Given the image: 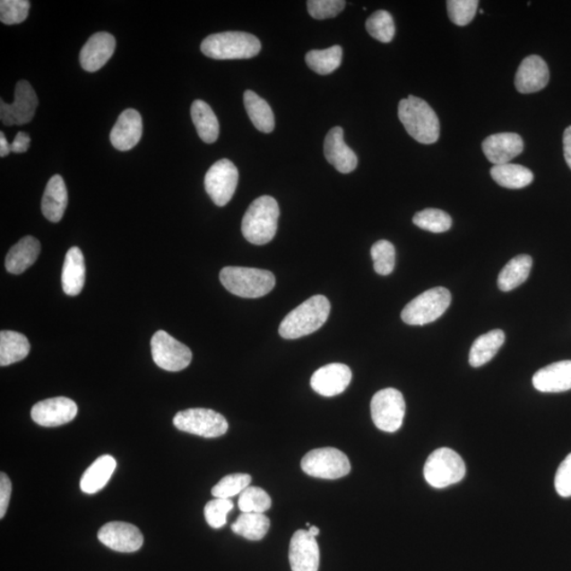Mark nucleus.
<instances>
[{"label":"nucleus","instance_id":"f257e3e1","mask_svg":"<svg viewBox=\"0 0 571 571\" xmlns=\"http://www.w3.org/2000/svg\"><path fill=\"white\" fill-rule=\"evenodd\" d=\"M331 314V303L324 296H315L285 316L280 325L281 338L296 340L319 331Z\"/></svg>","mask_w":571,"mask_h":571},{"label":"nucleus","instance_id":"f03ea898","mask_svg":"<svg viewBox=\"0 0 571 571\" xmlns=\"http://www.w3.org/2000/svg\"><path fill=\"white\" fill-rule=\"evenodd\" d=\"M398 116L406 132L418 143L432 144L439 139L438 117L425 99L414 96L402 99Z\"/></svg>","mask_w":571,"mask_h":571},{"label":"nucleus","instance_id":"7ed1b4c3","mask_svg":"<svg viewBox=\"0 0 571 571\" xmlns=\"http://www.w3.org/2000/svg\"><path fill=\"white\" fill-rule=\"evenodd\" d=\"M279 203L273 197L262 196L250 204L241 222L244 238L253 245L270 243L278 231Z\"/></svg>","mask_w":571,"mask_h":571},{"label":"nucleus","instance_id":"20e7f679","mask_svg":"<svg viewBox=\"0 0 571 571\" xmlns=\"http://www.w3.org/2000/svg\"><path fill=\"white\" fill-rule=\"evenodd\" d=\"M261 50L260 39L240 31L212 34L202 43L203 55L214 60H244L256 56Z\"/></svg>","mask_w":571,"mask_h":571},{"label":"nucleus","instance_id":"39448f33","mask_svg":"<svg viewBox=\"0 0 571 571\" xmlns=\"http://www.w3.org/2000/svg\"><path fill=\"white\" fill-rule=\"evenodd\" d=\"M220 279L229 292L245 298L267 296L275 286L273 273L256 268L226 267L221 271Z\"/></svg>","mask_w":571,"mask_h":571},{"label":"nucleus","instance_id":"423d86ee","mask_svg":"<svg viewBox=\"0 0 571 571\" xmlns=\"http://www.w3.org/2000/svg\"><path fill=\"white\" fill-rule=\"evenodd\" d=\"M451 299V293L446 288H433L406 305L402 312V319L408 325H427L445 314L449 308Z\"/></svg>","mask_w":571,"mask_h":571},{"label":"nucleus","instance_id":"0eeeda50","mask_svg":"<svg viewBox=\"0 0 571 571\" xmlns=\"http://www.w3.org/2000/svg\"><path fill=\"white\" fill-rule=\"evenodd\" d=\"M466 476V464L455 451L440 447L428 456L425 479L429 486L444 489L461 481Z\"/></svg>","mask_w":571,"mask_h":571},{"label":"nucleus","instance_id":"6e6552de","mask_svg":"<svg viewBox=\"0 0 571 571\" xmlns=\"http://www.w3.org/2000/svg\"><path fill=\"white\" fill-rule=\"evenodd\" d=\"M301 466L306 474L323 480L344 478L351 469L350 459L334 447L310 451L302 459Z\"/></svg>","mask_w":571,"mask_h":571},{"label":"nucleus","instance_id":"1a4fd4ad","mask_svg":"<svg viewBox=\"0 0 571 571\" xmlns=\"http://www.w3.org/2000/svg\"><path fill=\"white\" fill-rule=\"evenodd\" d=\"M173 422L179 431L198 435L204 438L221 437L229 428L226 418L209 409L181 411L176 414Z\"/></svg>","mask_w":571,"mask_h":571},{"label":"nucleus","instance_id":"9d476101","mask_svg":"<svg viewBox=\"0 0 571 571\" xmlns=\"http://www.w3.org/2000/svg\"><path fill=\"white\" fill-rule=\"evenodd\" d=\"M370 411L376 428L387 433L397 432L405 416L403 395L396 388H385L375 394Z\"/></svg>","mask_w":571,"mask_h":571},{"label":"nucleus","instance_id":"9b49d317","mask_svg":"<svg viewBox=\"0 0 571 571\" xmlns=\"http://www.w3.org/2000/svg\"><path fill=\"white\" fill-rule=\"evenodd\" d=\"M152 360L168 372H180L192 362V351L167 332L159 331L151 341Z\"/></svg>","mask_w":571,"mask_h":571},{"label":"nucleus","instance_id":"f8f14e48","mask_svg":"<svg viewBox=\"0 0 571 571\" xmlns=\"http://www.w3.org/2000/svg\"><path fill=\"white\" fill-rule=\"evenodd\" d=\"M238 169L228 159L213 164L205 174V191L217 207H225L234 196L238 184Z\"/></svg>","mask_w":571,"mask_h":571},{"label":"nucleus","instance_id":"ddd939ff","mask_svg":"<svg viewBox=\"0 0 571 571\" xmlns=\"http://www.w3.org/2000/svg\"><path fill=\"white\" fill-rule=\"evenodd\" d=\"M39 106V99L29 82L22 80L15 87V99L12 104L0 101V119L4 125H23L32 121Z\"/></svg>","mask_w":571,"mask_h":571},{"label":"nucleus","instance_id":"4468645a","mask_svg":"<svg viewBox=\"0 0 571 571\" xmlns=\"http://www.w3.org/2000/svg\"><path fill=\"white\" fill-rule=\"evenodd\" d=\"M98 539L106 547L117 552L138 551L144 538L138 527L125 522H110L99 530Z\"/></svg>","mask_w":571,"mask_h":571},{"label":"nucleus","instance_id":"2eb2a0df","mask_svg":"<svg viewBox=\"0 0 571 571\" xmlns=\"http://www.w3.org/2000/svg\"><path fill=\"white\" fill-rule=\"evenodd\" d=\"M78 414V405L66 397H56L43 400L35 404L31 417L39 426L56 428L73 421Z\"/></svg>","mask_w":571,"mask_h":571},{"label":"nucleus","instance_id":"dca6fc26","mask_svg":"<svg viewBox=\"0 0 571 571\" xmlns=\"http://www.w3.org/2000/svg\"><path fill=\"white\" fill-rule=\"evenodd\" d=\"M352 378L351 370L342 363L325 365L312 375V390L324 397H333L342 394L349 387Z\"/></svg>","mask_w":571,"mask_h":571},{"label":"nucleus","instance_id":"f3484780","mask_svg":"<svg viewBox=\"0 0 571 571\" xmlns=\"http://www.w3.org/2000/svg\"><path fill=\"white\" fill-rule=\"evenodd\" d=\"M290 561L292 571H317L320 549L316 538L306 530H298L290 541Z\"/></svg>","mask_w":571,"mask_h":571},{"label":"nucleus","instance_id":"a211bd4d","mask_svg":"<svg viewBox=\"0 0 571 571\" xmlns=\"http://www.w3.org/2000/svg\"><path fill=\"white\" fill-rule=\"evenodd\" d=\"M116 50V39L110 33L98 32L87 40L80 53L82 68L96 73L110 60Z\"/></svg>","mask_w":571,"mask_h":571},{"label":"nucleus","instance_id":"6ab92c4d","mask_svg":"<svg viewBox=\"0 0 571 571\" xmlns=\"http://www.w3.org/2000/svg\"><path fill=\"white\" fill-rule=\"evenodd\" d=\"M324 155L326 160L342 174L353 172L358 166L357 155L346 145L344 131L340 126H335L328 132L324 143Z\"/></svg>","mask_w":571,"mask_h":571},{"label":"nucleus","instance_id":"aec40b11","mask_svg":"<svg viewBox=\"0 0 571 571\" xmlns=\"http://www.w3.org/2000/svg\"><path fill=\"white\" fill-rule=\"evenodd\" d=\"M523 141L520 134L502 133L489 135L482 143V151L494 166L507 164L522 154Z\"/></svg>","mask_w":571,"mask_h":571},{"label":"nucleus","instance_id":"412c9836","mask_svg":"<svg viewBox=\"0 0 571 571\" xmlns=\"http://www.w3.org/2000/svg\"><path fill=\"white\" fill-rule=\"evenodd\" d=\"M549 78V69L543 58L529 56L517 69L515 84L521 93H533L544 90Z\"/></svg>","mask_w":571,"mask_h":571},{"label":"nucleus","instance_id":"4be33fe9","mask_svg":"<svg viewBox=\"0 0 571 571\" xmlns=\"http://www.w3.org/2000/svg\"><path fill=\"white\" fill-rule=\"evenodd\" d=\"M143 117L134 109L123 111L110 133L111 144L117 151H126L134 149L143 137Z\"/></svg>","mask_w":571,"mask_h":571},{"label":"nucleus","instance_id":"5701e85b","mask_svg":"<svg viewBox=\"0 0 571 571\" xmlns=\"http://www.w3.org/2000/svg\"><path fill=\"white\" fill-rule=\"evenodd\" d=\"M535 390L541 393H563L571 390V360L549 365L535 373Z\"/></svg>","mask_w":571,"mask_h":571},{"label":"nucleus","instance_id":"b1692460","mask_svg":"<svg viewBox=\"0 0 571 571\" xmlns=\"http://www.w3.org/2000/svg\"><path fill=\"white\" fill-rule=\"evenodd\" d=\"M86 279V266L83 253L78 247L69 249L65 257L62 285L67 296L75 297L83 290Z\"/></svg>","mask_w":571,"mask_h":571},{"label":"nucleus","instance_id":"393cba45","mask_svg":"<svg viewBox=\"0 0 571 571\" xmlns=\"http://www.w3.org/2000/svg\"><path fill=\"white\" fill-rule=\"evenodd\" d=\"M68 204V192L63 177L55 175L46 186L42 212L47 220L58 222L63 219Z\"/></svg>","mask_w":571,"mask_h":571},{"label":"nucleus","instance_id":"a878e982","mask_svg":"<svg viewBox=\"0 0 571 571\" xmlns=\"http://www.w3.org/2000/svg\"><path fill=\"white\" fill-rule=\"evenodd\" d=\"M39 253L40 244L37 238H23L12 247L5 257V269L12 274H22L37 262Z\"/></svg>","mask_w":571,"mask_h":571},{"label":"nucleus","instance_id":"bb28decb","mask_svg":"<svg viewBox=\"0 0 571 571\" xmlns=\"http://www.w3.org/2000/svg\"><path fill=\"white\" fill-rule=\"evenodd\" d=\"M116 468L117 462L113 456L103 455L99 457L82 476L80 482L81 490L87 494H94L102 490L108 484Z\"/></svg>","mask_w":571,"mask_h":571},{"label":"nucleus","instance_id":"cd10ccee","mask_svg":"<svg viewBox=\"0 0 571 571\" xmlns=\"http://www.w3.org/2000/svg\"><path fill=\"white\" fill-rule=\"evenodd\" d=\"M191 116L197 134L205 143H214L220 135V123L211 106L202 99L194 101Z\"/></svg>","mask_w":571,"mask_h":571},{"label":"nucleus","instance_id":"c85d7f7f","mask_svg":"<svg viewBox=\"0 0 571 571\" xmlns=\"http://www.w3.org/2000/svg\"><path fill=\"white\" fill-rule=\"evenodd\" d=\"M505 342V333L499 329H494L480 335L475 340L470 350L469 362L471 367L480 368L496 357L500 347Z\"/></svg>","mask_w":571,"mask_h":571},{"label":"nucleus","instance_id":"c756f323","mask_svg":"<svg viewBox=\"0 0 571 571\" xmlns=\"http://www.w3.org/2000/svg\"><path fill=\"white\" fill-rule=\"evenodd\" d=\"M31 346L26 335L22 333L3 331L0 333V365L8 367L23 360L30 352Z\"/></svg>","mask_w":571,"mask_h":571},{"label":"nucleus","instance_id":"7c9ffc66","mask_svg":"<svg viewBox=\"0 0 571 571\" xmlns=\"http://www.w3.org/2000/svg\"><path fill=\"white\" fill-rule=\"evenodd\" d=\"M244 103L253 125L258 131L270 134L273 132L275 120L273 109L263 98L255 91H247L244 94Z\"/></svg>","mask_w":571,"mask_h":571},{"label":"nucleus","instance_id":"2f4dec72","mask_svg":"<svg viewBox=\"0 0 571 571\" xmlns=\"http://www.w3.org/2000/svg\"><path fill=\"white\" fill-rule=\"evenodd\" d=\"M532 268V258L519 255L506 264L498 275L497 284L500 290L509 292L526 281Z\"/></svg>","mask_w":571,"mask_h":571},{"label":"nucleus","instance_id":"473e14b6","mask_svg":"<svg viewBox=\"0 0 571 571\" xmlns=\"http://www.w3.org/2000/svg\"><path fill=\"white\" fill-rule=\"evenodd\" d=\"M491 176L494 181L500 186L519 190L532 184L534 176L532 170L520 166V164H502L491 169Z\"/></svg>","mask_w":571,"mask_h":571},{"label":"nucleus","instance_id":"72a5a7b5","mask_svg":"<svg viewBox=\"0 0 571 571\" xmlns=\"http://www.w3.org/2000/svg\"><path fill=\"white\" fill-rule=\"evenodd\" d=\"M234 533L249 541H260L266 537L270 520L264 514H241L232 523Z\"/></svg>","mask_w":571,"mask_h":571},{"label":"nucleus","instance_id":"f704fd0d","mask_svg":"<svg viewBox=\"0 0 571 571\" xmlns=\"http://www.w3.org/2000/svg\"><path fill=\"white\" fill-rule=\"evenodd\" d=\"M343 50L335 45L325 50H311L305 61L315 73L325 75L335 72L342 62Z\"/></svg>","mask_w":571,"mask_h":571},{"label":"nucleus","instance_id":"c9c22d12","mask_svg":"<svg viewBox=\"0 0 571 571\" xmlns=\"http://www.w3.org/2000/svg\"><path fill=\"white\" fill-rule=\"evenodd\" d=\"M367 30L379 42L390 43L395 37V22L387 11H376L367 21Z\"/></svg>","mask_w":571,"mask_h":571},{"label":"nucleus","instance_id":"e433bc0d","mask_svg":"<svg viewBox=\"0 0 571 571\" xmlns=\"http://www.w3.org/2000/svg\"><path fill=\"white\" fill-rule=\"evenodd\" d=\"M414 225L432 233H444L452 227L451 216L438 209H426L413 217Z\"/></svg>","mask_w":571,"mask_h":571},{"label":"nucleus","instance_id":"4c0bfd02","mask_svg":"<svg viewBox=\"0 0 571 571\" xmlns=\"http://www.w3.org/2000/svg\"><path fill=\"white\" fill-rule=\"evenodd\" d=\"M268 493L258 487H248L240 493L238 507L243 514H264L271 507Z\"/></svg>","mask_w":571,"mask_h":571},{"label":"nucleus","instance_id":"58836bf2","mask_svg":"<svg viewBox=\"0 0 571 571\" xmlns=\"http://www.w3.org/2000/svg\"><path fill=\"white\" fill-rule=\"evenodd\" d=\"M374 261V268L380 275H390L396 264L395 247L388 240H379L370 251Z\"/></svg>","mask_w":571,"mask_h":571},{"label":"nucleus","instance_id":"ea45409f","mask_svg":"<svg viewBox=\"0 0 571 571\" xmlns=\"http://www.w3.org/2000/svg\"><path fill=\"white\" fill-rule=\"evenodd\" d=\"M252 478L249 474L237 473L225 476L219 484L212 489L215 498H231L250 487Z\"/></svg>","mask_w":571,"mask_h":571},{"label":"nucleus","instance_id":"a19ab883","mask_svg":"<svg viewBox=\"0 0 571 571\" xmlns=\"http://www.w3.org/2000/svg\"><path fill=\"white\" fill-rule=\"evenodd\" d=\"M480 3L478 0H449L446 3L447 14L457 26H467L473 21Z\"/></svg>","mask_w":571,"mask_h":571},{"label":"nucleus","instance_id":"79ce46f5","mask_svg":"<svg viewBox=\"0 0 571 571\" xmlns=\"http://www.w3.org/2000/svg\"><path fill=\"white\" fill-rule=\"evenodd\" d=\"M30 3L28 0H2L0 2V21L4 25H16L25 22Z\"/></svg>","mask_w":571,"mask_h":571},{"label":"nucleus","instance_id":"37998d69","mask_svg":"<svg viewBox=\"0 0 571 571\" xmlns=\"http://www.w3.org/2000/svg\"><path fill=\"white\" fill-rule=\"evenodd\" d=\"M234 507L229 498H215L204 507L205 521L212 528L219 529L226 525L227 516Z\"/></svg>","mask_w":571,"mask_h":571},{"label":"nucleus","instance_id":"c03bdc74","mask_svg":"<svg viewBox=\"0 0 571 571\" xmlns=\"http://www.w3.org/2000/svg\"><path fill=\"white\" fill-rule=\"evenodd\" d=\"M343 0H309L307 8L315 20H327L338 16L345 8Z\"/></svg>","mask_w":571,"mask_h":571},{"label":"nucleus","instance_id":"a18cd8bd","mask_svg":"<svg viewBox=\"0 0 571 571\" xmlns=\"http://www.w3.org/2000/svg\"><path fill=\"white\" fill-rule=\"evenodd\" d=\"M555 487L558 496L571 497V453L557 471Z\"/></svg>","mask_w":571,"mask_h":571},{"label":"nucleus","instance_id":"49530a36","mask_svg":"<svg viewBox=\"0 0 571 571\" xmlns=\"http://www.w3.org/2000/svg\"><path fill=\"white\" fill-rule=\"evenodd\" d=\"M12 493V484L5 473L0 474V519H4L9 507Z\"/></svg>","mask_w":571,"mask_h":571},{"label":"nucleus","instance_id":"de8ad7c7","mask_svg":"<svg viewBox=\"0 0 571 571\" xmlns=\"http://www.w3.org/2000/svg\"><path fill=\"white\" fill-rule=\"evenodd\" d=\"M31 139L30 135L26 133L20 132L16 134V137L11 144V151L15 152V154H22V152H26L30 146Z\"/></svg>","mask_w":571,"mask_h":571},{"label":"nucleus","instance_id":"09e8293b","mask_svg":"<svg viewBox=\"0 0 571 571\" xmlns=\"http://www.w3.org/2000/svg\"><path fill=\"white\" fill-rule=\"evenodd\" d=\"M564 157L571 169V126L565 129L563 135Z\"/></svg>","mask_w":571,"mask_h":571},{"label":"nucleus","instance_id":"8fccbe9b","mask_svg":"<svg viewBox=\"0 0 571 571\" xmlns=\"http://www.w3.org/2000/svg\"><path fill=\"white\" fill-rule=\"evenodd\" d=\"M11 151V145L8 143L7 138L3 132L0 133V157H7Z\"/></svg>","mask_w":571,"mask_h":571},{"label":"nucleus","instance_id":"3c124183","mask_svg":"<svg viewBox=\"0 0 571 571\" xmlns=\"http://www.w3.org/2000/svg\"><path fill=\"white\" fill-rule=\"evenodd\" d=\"M308 533L311 535V537H317V535L320 534V529L316 527V526H311L308 530Z\"/></svg>","mask_w":571,"mask_h":571}]
</instances>
